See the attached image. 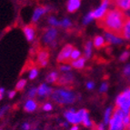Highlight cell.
I'll return each mask as SVG.
<instances>
[{
	"instance_id": "obj_1",
	"label": "cell",
	"mask_w": 130,
	"mask_h": 130,
	"mask_svg": "<svg viewBox=\"0 0 130 130\" xmlns=\"http://www.w3.org/2000/svg\"><path fill=\"white\" fill-rule=\"evenodd\" d=\"M126 17L124 11L119 9H106V13L102 18L98 19V26L102 27L109 34L121 37L122 29L125 22L126 20Z\"/></svg>"
},
{
	"instance_id": "obj_2",
	"label": "cell",
	"mask_w": 130,
	"mask_h": 130,
	"mask_svg": "<svg viewBox=\"0 0 130 130\" xmlns=\"http://www.w3.org/2000/svg\"><path fill=\"white\" fill-rule=\"evenodd\" d=\"M126 116H128V113L125 112L121 108H119L118 106H116L115 109L113 110L112 117L109 121L108 130H123V120Z\"/></svg>"
},
{
	"instance_id": "obj_3",
	"label": "cell",
	"mask_w": 130,
	"mask_h": 130,
	"mask_svg": "<svg viewBox=\"0 0 130 130\" xmlns=\"http://www.w3.org/2000/svg\"><path fill=\"white\" fill-rule=\"evenodd\" d=\"M52 98L56 103H59V104H69V103H73L76 99L73 93L67 90H61V89L56 90L53 93Z\"/></svg>"
},
{
	"instance_id": "obj_4",
	"label": "cell",
	"mask_w": 130,
	"mask_h": 130,
	"mask_svg": "<svg viewBox=\"0 0 130 130\" xmlns=\"http://www.w3.org/2000/svg\"><path fill=\"white\" fill-rule=\"evenodd\" d=\"M74 46L72 45H67L63 49L61 50L60 54L57 57V62L62 64H71L70 56H71L72 51L74 50Z\"/></svg>"
},
{
	"instance_id": "obj_5",
	"label": "cell",
	"mask_w": 130,
	"mask_h": 130,
	"mask_svg": "<svg viewBox=\"0 0 130 130\" xmlns=\"http://www.w3.org/2000/svg\"><path fill=\"white\" fill-rule=\"evenodd\" d=\"M116 106H118L119 108L124 110L125 112L128 113L130 109V98L128 96L126 91L122 93L121 95H118V98H117V102H116Z\"/></svg>"
},
{
	"instance_id": "obj_6",
	"label": "cell",
	"mask_w": 130,
	"mask_h": 130,
	"mask_svg": "<svg viewBox=\"0 0 130 130\" xmlns=\"http://www.w3.org/2000/svg\"><path fill=\"white\" fill-rule=\"evenodd\" d=\"M84 110L79 111L77 113H75L74 109H72V110L67 111L66 113V117H67V119L70 122V123H73V124H78L82 122L83 119V115H84Z\"/></svg>"
},
{
	"instance_id": "obj_7",
	"label": "cell",
	"mask_w": 130,
	"mask_h": 130,
	"mask_svg": "<svg viewBox=\"0 0 130 130\" xmlns=\"http://www.w3.org/2000/svg\"><path fill=\"white\" fill-rule=\"evenodd\" d=\"M37 66L38 67H46L47 65L48 58H49V52L47 49H39L37 52Z\"/></svg>"
},
{
	"instance_id": "obj_8",
	"label": "cell",
	"mask_w": 130,
	"mask_h": 130,
	"mask_svg": "<svg viewBox=\"0 0 130 130\" xmlns=\"http://www.w3.org/2000/svg\"><path fill=\"white\" fill-rule=\"evenodd\" d=\"M72 82H73V76L70 74H66L57 78L55 84L58 86H67Z\"/></svg>"
},
{
	"instance_id": "obj_9",
	"label": "cell",
	"mask_w": 130,
	"mask_h": 130,
	"mask_svg": "<svg viewBox=\"0 0 130 130\" xmlns=\"http://www.w3.org/2000/svg\"><path fill=\"white\" fill-rule=\"evenodd\" d=\"M116 8L121 11H126L130 7V0H112Z\"/></svg>"
},
{
	"instance_id": "obj_10",
	"label": "cell",
	"mask_w": 130,
	"mask_h": 130,
	"mask_svg": "<svg viewBox=\"0 0 130 130\" xmlns=\"http://www.w3.org/2000/svg\"><path fill=\"white\" fill-rule=\"evenodd\" d=\"M56 36V30L54 28H51V29H48L46 32L45 36H44V42L45 43H51L55 39Z\"/></svg>"
},
{
	"instance_id": "obj_11",
	"label": "cell",
	"mask_w": 130,
	"mask_h": 130,
	"mask_svg": "<svg viewBox=\"0 0 130 130\" xmlns=\"http://www.w3.org/2000/svg\"><path fill=\"white\" fill-rule=\"evenodd\" d=\"M24 33H25V35H26L28 41L33 40L34 36H35V26H33V25H28V26H25Z\"/></svg>"
},
{
	"instance_id": "obj_12",
	"label": "cell",
	"mask_w": 130,
	"mask_h": 130,
	"mask_svg": "<svg viewBox=\"0 0 130 130\" xmlns=\"http://www.w3.org/2000/svg\"><path fill=\"white\" fill-rule=\"evenodd\" d=\"M121 37L126 39H130V19L126 18L125 24H124L123 29H122Z\"/></svg>"
},
{
	"instance_id": "obj_13",
	"label": "cell",
	"mask_w": 130,
	"mask_h": 130,
	"mask_svg": "<svg viewBox=\"0 0 130 130\" xmlns=\"http://www.w3.org/2000/svg\"><path fill=\"white\" fill-rule=\"evenodd\" d=\"M80 0H69L67 3V10L73 13V12L77 10V8L80 6Z\"/></svg>"
},
{
	"instance_id": "obj_14",
	"label": "cell",
	"mask_w": 130,
	"mask_h": 130,
	"mask_svg": "<svg viewBox=\"0 0 130 130\" xmlns=\"http://www.w3.org/2000/svg\"><path fill=\"white\" fill-rule=\"evenodd\" d=\"M46 11H47L46 7H38V8H37L35 11V13H34V15H33V21L34 22L37 21L39 19V18L41 17V15H43Z\"/></svg>"
},
{
	"instance_id": "obj_15",
	"label": "cell",
	"mask_w": 130,
	"mask_h": 130,
	"mask_svg": "<svg viewBox=\"0 0 130 130\" xmlns=\"http://www.w3.org/2000/svg\"><path fill=\"white\" fill-rule=\"evenodd\" d=\"M105 44L106 43H105V39L103 38V37L98 36V37H95V39H94V46H95V48H98V49L102 48L105 46Z\"/></svg>"
},
{
	"instance_id": "obj_16",
	"label": "cell",
	"mask_w": 130,
	"mask_h": 130,
	"mask_svg": "<svg viewBox=\"0 0 130 130\" xmlns=\"http://www.w3.org/2000/svg\"><path fill=\"white\" fill-rule=\"evenodd\" d=\"M106 40L109 42V43H114V44H119L122 42V39L118 37H116V36L112 35V34H106Z\"/></svg>"
},
{
	"instance_id": "obj_17",
	"label": "cell",
	"mask_w": 130,
	"mask_h": 130,
	"mask_svg": "<svg viewBox=\"0 0 130 130\" xmlns=\"http://www.w3.org/2000/svg\"><path fill=\"white\" fill-rule=\"evenodd\" d=\"M85 62H86V58H85V57H81V58L77 59V60H75L74 62H71V65L73 66V67H75V68L80 69V68L84 67Z\"/></svg>"
},
{
	"instance_id": "obj_18",
	"label": "cell",
	"mask_w": 130,
	"mask_h": 130,
	"mask_svg": "<svg viewBox=\"0 0 130 130\" xmlns=\"http://www.w3.org/2000/svg\"><path fill=\"white\" fill-rule=\"evenodd\" d=\"M37 93L39 95H46L47 94L51 93V89L48 87H46V85H41L39 88L37 89Z\"/></svg>"
},
{
	"instance_id": "obj_19",
	"label": "cell",
	"mask_w": 130,
	"mask_h": 130,
	"mask_svg": "<svg viewBox=\"0 0 130 130\" xmlns=\"http://www.w3.org/2000/svg\"><path fill=\"white\" fill-rule=\"evenodd\" d=\"M36 108H37V104L33 100H28L25 105V110L27 111V112H32Z\"/></svg>"
},
{
	"instance_id": "obj_20",
	"label": "cell",
	"mask_w": 130,
	"mask_h": 130,
	"mask_svg": "<svg viewBox=\"0 0 130 130\" xmlns=\"http://www.w3.org/2000/svg\"><path fill=\"white\" fill-rule=\"evenodd\" d=\"M82 123L84 124L86 126H89L91 125V122L88 118V113L87 110H84V115H83V119H82Z\"/></svg>"
},
{
	"instance_id": "obj_21",
	"label": "cell",
	"mask_w": 130,
	"mask_h": 130,
	"mask_svg": "<svg viewBox=\"0 0 130 130\" xmlns=\"http://www.w3.org/2000/svg\"><path fill=\"white\" fill-rule=\"evenodd\" d=\"M57 78H58L57 74H56V72H52V73H50V74L47 76V77H46V81H47V82L56 83V81L57 80Z\"/></svg>"
},
{
	"instance_id": "obj_22",
	"label": "cell",
	"mask_w": 130,
	"mask_h": 130,
	"mask_svg": "<svg viewBox=\"0 0 130 130\" xmlns=\"http://www.w3.org/2000/svg\"><path fill=\"white\" fill-rule=\"evenodd\" d=\"M91 50H92V44L91 42H87L86 44V46H85V51H86V56H87V58L90 57L91 56Z\"/></svg>"
},
{
	"instance_id": "obj_23",
	"label": "cell",
	"mask_w": 130,
	"mask_h": 130,
	"mask_svg": "<svg viewBox=\"0 0 130 130\" xmlns=\"http://www.w3.org/2000/svg\"><path fill=\"white\" fill-rule=\"evenodd\" d=\"M80 56V52L78 51L77 49H76V48H74V50L72 51L71 53V56H70V60H76V58H78V56Z\"/></svg>"
},
{
	"instance_id": "obj_24",
	"label": "cell",
	"mask_w": 130,
	"mask_h": 130,
	"mask_svg": "<svg viewBox=\"0 0 130 130\" xmlns=\"http://www.w3.org/2000/svg\"><path fill=\"white\" fill-rule=\"evenodd\" d=\"M26 80L24 79H22V80H19V82L17 84V87H15V89L18 90V91H21L22 89L24 88L25 86H26Z\"/></svg>"
},
{
	"instance_id": "obj_25",
	"label": "cell",
	"mask_w": 130,
	"mask_h": 130,
	"mask_svg": "<svg viewBox=\"0 0 130 130\" xmlns=\"http://www.w3.org/2000/svg\"><path fill=\"white\" fill-rule=\"evenodd\" d=\"M94 18V12H90V13L88 14V15L85 18V20H84V24L87 25V23H89V22L91 21L92 19Z\"/></svg>"
},
{
	"instance_id": "obj_26",
	"label": "cell",
	"mask_w": 130,
	"mask_h": 130,
	"mask_svg": "<svg viewBox=\"0 0 130 130\" xmlns=\"http://www.w3.org/2000/svg\"><path fill=\"white\" fill-rule=\"evenodd\" d=\"M110 115H111V108H107L105 114V123H108L110 121Z\"/></svg>"
},
{
	"instance_id": "obj_27",
	"label": "cell",
	"mask_w": 130,
	"mask_h": 130,
	"mask_svg": "<svg viewBox=\"0 0 130 130\" xmlns=\"http://www.w3.org/2000/svg\"><path fill=\"white\" fill-rule=\"evenodd\" d=\"M37 67H34L30 70V74H29V78L30 79H34L35 77H37Z\"/></svg>"
},
{
	"instance_id": "obj_28",
	"label": "cell",
	"mask_w": 130,
	"mask_h": 130,
	"mask_svg": "<svg viewBox=\"0 0 130 130\" xmlns=\"http://www.w3.org/2000/svg\"><path fill=\"white\" fill-rule=\"evenodd\" d=\"M129 56H130V53L128 52V51H126V52H124L123 54L121 55V56H120V60L121 61L126 60V59L129 57Z\"/></svg>"
},
{
	"instance_id": "obj_29",
	"label": "cell",
	"mask_w": 130,
	"mask_h": 130,
	"mask_svg": "<svg viewBox=\"0 0 130 130\" xmlns=\"http://www.w3.org/2000/svg\"><path fill=\"white\" fill-rule=\"evenodd\" d=\"M60 25H61V26H63L64 27H68V26H71V23H70V21L68 19H65V20H63V21L61 22Z\"/></svg>"
},
{
	"instance_id": "obj_30",
	"label": "cell",
	"mask_w": 130,
	"mask_h": 130,
	"mask_svg": "<svg viewBox=\"0 0 130 130\" xmlns=\"http://www.w3.org/2000/svg\"><path fill=\"white\" fill-rule=\"evenodd\" d=\"M92 130H104V126L102 125H92Z\"/></svg>"
},
{
	"instance_id": "obj_31",
	"label": "cell",
	"mask_w": 130,
	"mask_h": 130,
	"mask_svg": "<svg viewBox=\"0 0 130 130\" xmlns=\"http://www.w3.org/2000/svg\"><path fill=\"white\" fill-rule=\"evenodd\" d=\"M49 21H50V24L53 25V26H58V25H60V23H59V22H57L56 19H55V18H50Z\"/></svg>"
},
{
	"instance_id": "obj_32",
	"label": "cell",
	"mask_w": 130,
	"mask_h": 130,
	"mask_svg": "<svg viewBox=\"0 0 130 130\" xmlns=\"http://www.w3.org/2000/svg\"><path fill=\"white\" fill-rule=\"evenodd\" d=\"M124 75H125V76H130V65L127 66V67L124 69Z\"/></svg>"
},
{
	"instance_id": "obj_33",
	"label": "cell",
	"mask_w": 130,
	"mask_h": 130,
	"mask_svg": "<svg viewBox=\"0 0 130 130\" xmlns=\"http://www.w3.org/2000/svg\"><path fill=\"white\" fill-rule=\"evenodd\" d=\"M106 89H107V84L106 83H104V84L101 86V88H100V91L101 92H106Z\"/></svg>"
},
{
	"instance_id": "obj_34",
	"label": "cell",
	"mask_w": 130,
	"mask_h": 130,
	"mask_svg": "<svg viewBox=\"0 0 130 130\" xmlns=\"http://www.w3.org/2000/svg\"><path fill=\"white\" fill-rule=\"evenodd\" d=\"M43 109L44 110H46V111L51 110V109H52V106H51L50 104H46L43 106Z\"/></svg>"
},
{
	"instance_id": "obj_35",
	"label": "cell",
	"mask_w": 130,
	"mask_h": 130,
	"mask_svg": "<svg viewBox=\"0 0 130 130\" xmlns=\"http://www.w3.org/2000/svg\"><path fill=\"white\" fill-rule=\"evenodd\" d=\"M37 90L36 88L31 89L30 92H29V96H30V98H33V96L36 95V93H37Z\"/></svg>"
},
{
	"instance_id": "obj_36",
	"label": "cell",
	"mask_w": 130,
	"mask_h": 130,
	"mask_svg": "<svg viewBox=\"0 0 130 130\" xmlns=\"http://www.w3.org/2000/svg\"><path fill=\"white\" fill-rule=\"evenodd\" d=\"M124 13H125V15H126V18L130 19V7L128 9H126V11H124Z\"/></svg>"
},
{
	"instance_id": "obj_37",
	"label": "cell",
	"mask_w": 130,
	"mask_h": 130,
	"mask_svg": "<svg viewBox=\"0 0 130 130\" xmlns=\"http://www.w3.org/2000/svg\"><path fill=\"white\" fill-rule=\"evenodd\" d=\"M60 69L62 70V71H69L70 67H66V66H63V67H60Z\"/></svg>"
},
{
	"instance_id": "obj_38",
	"label": "cell",
	"mask_w": 130,
	"mask_h": 130,
	"mask_svg": "<svg viewBox=\"0 0 130 130\" xmlns=\"http://www.w3.org/2000/svg\"><path fill=\"white\" fill-rule=\"evenodd\" d=\"M87 88H89V89H92V88H93V87H94V83H92V82H89V83H87Z\"/></svg>"
},
{
	"instance_id": "obj_39",
	"label": "cell",
	"mask_w": 130,
	"mask_h": 130,
	"mask_svg": "<svg viewBox=\"0 0 130 130\" xmlns=\"http://www.w3.org/2000/svg\"><path fill=\"white\" fill-rule=\"evenodd\" d=\"M15 95V91H11L10 93H9V98H14V95Z\"/></svg>"
},
{
	"instance_id": "obj_40",
	"label": "cell",
	"mask_w": 130,
	"mask_h": 130,
	"mask_svg": "<svg viewBox=\"0 0 130 130\" xmlns=\"http://www.w3.org/2000/svg\"><path fill=\"white\" fill-rule=\"evenodd\" d=\"M3 94H4V89L0 88V99L3 98Z\"/></svg>"
},
{
	"instance_id": "obj_41",
	"label": "cell",
	"mask_w": 130,
	"mask_h": 130,
	"mask_svg": "<svg viewBox=\"0 0 130 130\" xmlns=\"http://www.w3.org/2000/svg\"><path fill=\"white\" fill-rule=\"evenodd\" d=\"M23 128H24L25 130H28V128H29V125H28V124H25L24 126H23Z\"/></svg>"
},
{
	"instance_id": "obj_42",
	"label": "cell",
	"mask_w": 130,
	"mask_h": 130,
	"mask_svg": "<svg viewBox=\"0 0 130 130\" xmlns=\"http://www.w3.org/2000/svg\"><path fill=\"white\" fill-rule=\"evenodd\" d=\"M7 107L6 106V107H4V108H3L2 110H1V112H0V117H1V116H2L3 114H4V112H5L6 110H7Z\"/></svg>"
},
{
	"instance_id": "obj_43",
	"label": "cell",
	"mask_w": 130,
	"mask_h": 130,
	"mask_svg": "<svg viewBox=\"0 0 130 130\" xmlns=\"http://www.w3.org/2000/svg\"><path fill=\"white\" fill-rule=\"evenodd\" d=\"M70 130H78V127L77 126H73Z\"/></svg>"
},
{
	"instance_id": "obj_44",
	"label": "cell",
	"mask_w": 130,
	"mask_h": 130,
	"mask_svg": "<svg viewBox=\"0 0 130 130\" xmlns=\"http://www.w3.org/2000/svg\"><path fill=\"white\" fill-rule=\"evenodd\" d=\"M126 93H127L128 96L130 98V88H129V89H127V90H126Z\"/></svg>"
},
{
	"instance_id": "obj_45",
	"label": "cell",
	"mask_w": 130,
	"mask_h": 130,
	"mask_svg": "<svg viewBox=\"0 0 130 130\" xmlns=\"http://www.w3.org/2000/svg\"><path fill=\"white\" fill-rule=\"evenodd\" d=\"M126 130H130V125H129V126H128V127L127 128H126Z\"/></svg>"
},
{
	"instance_id": "obj_46",
	"label": "cell",
	"mask_w": 130,
	"mask_h": 130,
	"mask_svg": "<svg viewBox=\"0 0 130 130\" xmlns=\"http://www.w3.org/2000/svg\"><path fill=\"white\" fill-rule=\"evenodd\" d=\"M128 115H129V117H130V109H129V112H128Z\"/></svg>"
},
{
	"instance_id": "obj_47",
	"label": "cell",
	"mask_w": 130,
	"mask_h": 130,
	"mask_svg": "<svg viewBox=\"0 0 130 130\" xmlns=\"http://www.w3.org/2000/svg\"><path fill=\"white\" fill-rule=\"evenodd\" d=\"M111 1H112V0H111Z\"/></svg>"
}]
</instances>
